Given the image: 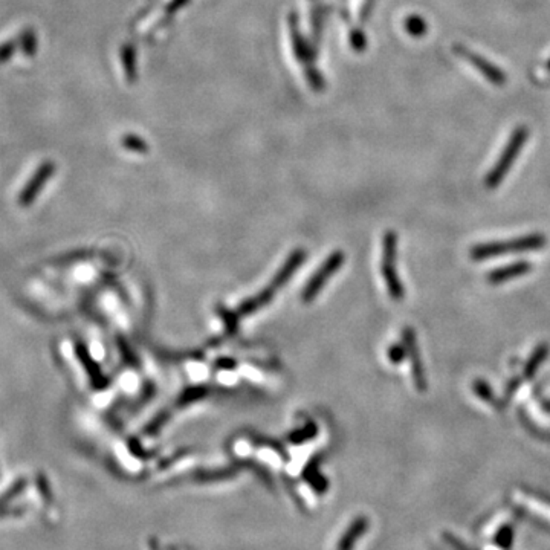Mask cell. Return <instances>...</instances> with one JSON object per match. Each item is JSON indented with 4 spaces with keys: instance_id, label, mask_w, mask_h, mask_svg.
Wrapping results in <instances>:
<instances>
[{
    "instance_id": "cell-1",
    "label": "cell",
    "mask_w": 550,
    "mask_h": 550,
    "mask_svg": "<svg viewBox=\"0 0 550 550\" xmlns=\"http://www.w3.org/2000/svg\"><path fill=\"white\" fill-rule=\"evenodd\" d=\"M547 245V238L544 234H529L521 236L517 238L503 242H489L472 246L469 251V257L472 262H483V260L496 258L505 254H518V252H531L540 251Z\"/></svg>"
},
{
    "instance_id": "cell-2",
    "label": "cell",
    "mask_w": 550,
    "mask_h": 550,
    "mask_svg": "<svg viewBox=\"0 0 550 550\" xmlns=\"http://www.w3.org/2000/svg\"><path fill=\"white\" fill-rule=\"evenodd\" d=\"M398 262V234L389 230L384 234L383 241V277L385 280L387 291L394 301H400L405 297V287L402 286L400 278L396 271Z\"/></svg>"
},
{
    "instance_id": "cell-3",
    "label": "cell",
    "mask_w": 550,
    "mask_h": 550,
    "mask_svg": "<svg viewBox=\"0 0 550 550\" xmlns=\"http://www.w3.org/2000/svg\"><path fill=\"white\" fill-rule=\"evenodd\" d=\"M402 344H404V347L407 350V356H408V359H410L414 387L420 393H425L428 389V379H427L425 370H424V363H422V358H420L418 335H416V332L410 326L402 329Z\"/></svg>"
},
{
    "instance_id": "cell-4",
    "label": "cell",
    "mask_w": 550,
    "mask_h": 550,
    "mask_svg": "<svg viewBox=\"0 0 550 550\" xmlns=\"http://www.w3.org/2000/svg\"><path fill=\"white\" fill-rule=\"evenodd\" d=\"M344 260L345 256L341 251H335L334 254H330V256L326 258V262L321 265L320 269L312 275V278L309 280L306 287L303 289L301 300L305 303L312 301L324 287V285L327 283V280L344 265Z\"/></svg>"
},
{
    "instance_id": "cell-5",
    "label": "cell",
    "mask_w": 550,
    "mask_h": 550,
    "mask_svg": "<svg viewBox=\"0 0 550 550\" xmlns=\"http://www.w3.org/2000/svg\"><path fill=\"white\" fill-rule=\"evenodd\" d=\"M521 139H523V136L516 138V139H513V143H511L509 147H507V150L505 152L503 158L498 161V164L493 167V170L491 172V174L488 176V178H486V187L496 188V187L500 185V182L503 181L506 173L509 172L512 162L516 161V158H517L520 145H521Z\"/></svg>"
},
{
    "instance_id": "cell-6",
    "label": "cell",
    "mask_w": 550,
    "mask_h": 550,
    "mask_svg": "<svg viewBox=\"0 0 550 550\" xmlns=\"http://www.w3.org/2000/svg\"><path fill=\"white\" fill-rule=\"evenodd\" d=\"M532 269L533 265L531 262H527V260L526 262L524 260H520V262H513L511 265L497 267V269L486 274V281H488L489 285H502L512 278L523 277V275L532 272Z\"/></svg>"
},
{
    "instance_id": "cell-7",
    "label": "cell",
    "mask_w": 550,
    "mask_h": 550,
    "mask_svg": "<svg viewBox=\"0 0 550 550\" xmlns=\"http://www.w3.org/2000/svg\"><path fill=\"white\" fill-rule=\"evenodd\" d=\"M52 172H54V165L51 162H46V164L39 168V172L32 176L30 183H28V185L23 188V192L20 193V203H22V205H28V203H31L34 201V197L37 196L41 187L45 185L48 178H51Z\"/></svg>"
},
{
    "instance_id": "cell-8",
    "label": "cell",
    "mask_w": 550,
    "mask_h": 550,
    "mask_svg": "<svg viewBox=\"0 0 550 550\" xmlns=\"http://www.w3.org/2000/svg\"><path fill=\"white\" fill-rule=\"evenodd\" d=\"M305 257H306V254L303 249L294 251L291 256H289V258L286 260L285 266L281 267V269L277 272V275L274 277L269 287L274 289V291H277V289H280L281 286H285L287 283V280L294 275V272L298 269V266L303 263V260H305Z\"/></svg>"
},
{
    "instance_id": "cell-9",
    "label": "cell",
    "mask_w": 550,
    "mask_h": 550,
    "mask_svg": "<svg viewBox=\"0 0 550 550\" xmlns=\"http://www.w3.org/2000/svg\"><path fill=\"white\" fill-rule=\"evenodd\" d=\"M369 529V518L367 517H358L352 521L347 531L344 532L341 540L338 541L336 550H354L358 540L361 538V535Z\"/></svg>"
},
{
    "instance_id": "cell-10",
    "label": "cell",
    "mask_w": 550,
    "mask_h": 550,
    "mask_svg": "<svg viewBox=\"0 0 550 550\" xmlns=\"http://www.w3.org/2000/svg\"><path fill=\"white\" fill-rule=\"evenodd\" d=\"M549 354H550V345L547 343H541L538 347L532 352V355L529 356L527 363L524 364V369H523V371H521V375H520V378L523 379V383H524V380L531 379L535 375V373L538 371L541 364L547 359Z\"/></svg>"
},
{
    "instance_id": "cell-11",
    "label": "cell",
    "mask_w": 550,
    "mask_h": 550,
    "mask_svg": "<svg viewBox=\"0 0 550 550\" xmlns=\"http://www.w3.org/2000/svg\"><path fill=\"white\" fill-rule=\"evenodd\" d=\"M274 295H275L274 289H271L269 286H267V287L265 289V291H262V292H260V294L257 295V297L249 298L248 301L242 303L241 307H238V310H237V315H238V316H246V315H249V314H254V312H256V310H258V309H262L263 306H266L267 303H269V301L272 300Z\"/></svg>"
},
{
    "instance_id": "cell-12",
    "label": "cell",
    "mask_w": 550,
    "mask_h": 550,
    "mask_svg": "<svg viewBox=\"0 0 550 550\" xmlns=\"http://www.w3.org/2000/svg\"><path fill=\"white\" fill-rule=\"evenodd\" d=\"M80 350V358H81V361H83V364L86 365V369H88V371H89V376H90V379H92V383H94V385L95 387H98V389H100V387H104L105 384H108V380L104 379V376L101 375V371H100V369H98V367L92 363V359H90V356H89V354H88V350H84V349H79Z\"/></svg>"
},
{
    "instance_id": "cell-13",
    "label": "cell",
    "mask_w": 550,
    "mask_h": 550,
    "mask_svg": "<svg viewBox=\"0 0 550 550\" xmlns=\"http://www.w3.org/2000/svg\"><path fill=\"white\" fill-rule=\"evenodd\" d=\"M472 390H474V393L477 394V396L480 398L482 400H485L488 405L496 407V408H498V410L502 408V405L497 404V399H496V396H493V393H492V389L489 387V384L485 383L483 379H476L474 383H472Z\"/></svg>"
},
{
    "instance_id": "cell-14",
    "label": "cell",
    "mask_w": 550,
    "mask_h": 550,
    "mask_svg": "<svg viewBox=\"0 0 550 550\" xmlns=\"http://www.w3.org/2000/svg\"><path fill=\"white\" fill-rule=\"evenodd\" d=\"M19 48L22 49V52L26 54L28 57H32L37 51V37H35V34L32 30H26L22 34H20L19 37Z\"/></svg>"
},
{
    "instance_id": "cell-15",
    "label": "cell",
    "mask_w": 550,
    "mask_h": 550,
    "mask_svg": "<svg viewBox=\"0 0 550 550\" xmlns=\"http://www.w3.org/2000/svg\"><path fill=\"white\" fill-rule=\"evenodd\" d=\"M512 540H513V529H512V526L506 524L505 527H502V529H500V531H498L497 538H496V542H497V544H498L500 547L507 549V547H511Z\"/></svg>"
},
{
    "instance_id": "cell-16",
    "label": "cell",
    "mask_w": 550,
    "mask_h": 550,
    "mask_svg": "<svg viewBox=\"0 0 550 550\" xmlns=\"http://www.w3.org/2000/svg\"><path fill=\"white\" fill-rule=\"evenodd\" d=\"M25 486H26V480H19L16 485L11 486V488L6 491L2 497H0V506L10 503L12 498H16L19 493L25 489Z\"/></svg>"
},
{
    "instance_id": "cell-17",
    "label": "cell",
    "mask_w": 550,
    "mask_h": 550,
    "mask_svg": "<svg viewBox=\"0 0 550 550\" xmlns=\"http://www.w3.org/2000/svg\"><path fill=\"white\" fill-rule=\"evenodd\" d=\"M19 48V41H14V40H8L5 41V43L0 45V63H6L8 61L14 54H16Z\"/></svg>"
},
{
    "instance_id": "cell-18",
    "label": "cell",
    "mask_w": 550,
    "mask_h": 550,
    "mask_svg": "<svg viewBox=\"0 0 550 550\" xmlns=\"http://www.w3.org/2000/svg\"><path fill=\"white\" fill-rule=\"evenodd\" d=\"M407 356V350L404 344H394L389 349V359L393 364H400Z\"/></svg>"
},
{
    "instance_id": "cell-19",
    "label": "cell",
    "mask_w": 550,
    "mask_h": 550,
    "mask_svg": "<svg viewBox=\"0 0 550 550\" xmlns=\"http://www.w3.org/2000/svg\"><path fill=\"white\" fill-rule=\"evenodd\" d=\"M231 477V471H217V472H201L197 474L196 480L208 482V480H221V478Z\"/></svg>"
},
{
    "instance_id": "cell-20",
    "label": "cell",
    "mask_w": 550,
    "mask_h": 550,
    "mask_svg": "<svg viewBox=\"0 0 550 550\" xmlns=\"http://www.w3.org/2000/svg\"><path fill=\"white\" fill-rule=\"evenodd\" d=\"M218 314L223 316V321H225V324H227L228 332H234L236 326H237V316L238 315L230 312V310H227V309H218Z\"/></svg>"
},
{
    "instance_id": "cell-21",
    "label": "cell",
    "mask_w": 550,
    "mask_h": 550,
    "mask_svg": "<svg viewBox=\"0 0 550 550\" xmlns=\"http://www.w3.org/2000/svg\"><path fill=\"white\" fill-rule=\"evenodd\" d=\"M315 433H316V428L309 427V428L301 429V431L294 433V434L291 436V440H292V442H297V443H298V442H305V440L310 439V437H314Z\"/></svg>"
},
{
    "instance_id": "cell-22",
    "label": "cell",
    "mask_w": 550,
    "mask_h": 550,
    "mask_svg": "<svg viewBox=\"0 0 550 550\" xmlns=\"http://www.w3.org/2000/svg\"><path fill=\"white\" fill-rule=\"evenodd\" d=\"M207 394V391L203 390V389H192V390H187L185 391V394H182V398H181V404L182 402H193V400H196V399H201V398H203Z\"/></svg>"
},
{
    "instance_id": "cell-23",
    "label": "cell",
    "mask_w": 550,
    "mask_h": 550,
    "mask_svg": "<svg viewBox=\"0 0 550 550\" xmlns=\"http://www.w3.org/2000/svg\"><path fill=\"white\" fill-rule=\"evenodd\" d=\"M167 420V414L165 413H162V414H159L156 419H153L152 420V424L147 427V429H145V433L147 434H154V433H158L159 431V428L164 425V422Z\"/></svg>"
},
{
    "instance_id": "cell-24",
    "label": "cell",
    "mask_w": 550,
    "mask_h": 550,
    "mask_svg": "<svg viewBox=\"0 0 550 550\" xmlns=\"http://www.w3.org/2000/svg\"><path fill=\"white\" fill-rule=\"evenodd\" d=\"M39 482H40V488H41V489H40V493H41V497H43V498L46 500V503H49V502H51V498H52V496H51V491H49V489H48V482L45 480V478H43V477H41V478H40V480H39Z\"/></svg>"
},
{
    "instance_id": "cell-25",
    "label": "cell",
    "mask_w": 550,
    "mask_h": 550,
    "mask_svg": "<svg viewBox=\"0 0 550 550\" xmlns=\"http://www.w3.org/2000/svg\"><path fill=\"white\" fill-rule=\"evenodd\" d=\"M445 540L449 542L451 546H454L456 547V550H469L468 547H465L460 541H458L456 537H453V535H449V533H445Z\"/></svg>"
},
{
    "instance_id": "cell-26",
    "label": "cell",
    "mask_w": 550,
    "mask_h": 550,
    "mask_svg": "<svg viewBox=\"0 0 550 550\" xmlns=\"http://www.w3.org/2000/svg\"><path fill=\"white\" fill-rule=\"evenodd\" d=\"M152 549H153V550H158V546H156V541H152Z\"/></svg>"
},
{
    "instance_id": "cell-27",
    "label": "cell",
    "mask_w": 550,
    "mask_h": 550,
    "mask_svg": "<svg viewBox=\"0 0 550 550\" xmlns=\"http://www.w3.org/2000/svg\"><path fill=\"white\" fill-rule=\"evenodd\" d=\"M547 408H549V410H550V405H547Z\"/></svg>"
}]
</instances>
